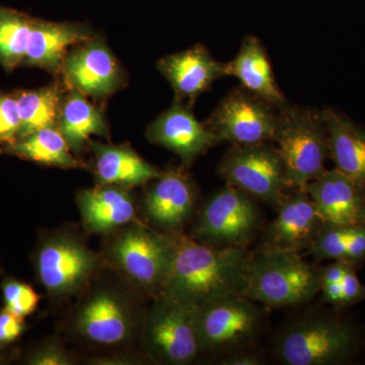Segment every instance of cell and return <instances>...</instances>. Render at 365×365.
<instances>
[{
  "instance_id": "6da1fadb",
  "label": "cell",
  "mask_w": 365,
  "mask_h": 365,
  "mask_svg": "<svg viewBox=\"0 0 365 365\" xmlns=\"http://www.w3.org/2000/svg\"><path fill=\"white\" fill-rule=\"evenodd\" d=\"M170 235L172 254L160 295L199 307L209 300L245 294L248 248H215L182 232Z\"/></svg>"
},
{
  "instance_id": "7a4b0ae2",
  "label": "cell",
  "mask_w": 365,
  "mask_h": 365,
  "mask_svg": "<svg viewBox=\"0 0 365 365\" xmlns=\"http://www.w3.org/2000/svg\"><path fill=\"white\" fill-rule=\"evenodd\" d=\"M319 267L302 254L262 245L250 255L245 297L266 307H299L319 294Z\"/></svg>"
},
{
  "instance_id": "3957f363",
  "label": "cell",
  "mask_w": 365,
  "mask_h": 365,
  "mask_svg": "<svg viewBox=\"0 0 365 365\" xmlns=\"http://www.w3.org/2000/svg\"><path fill=\"white\" fill-rule=\"evenodd\" d=\"M354 329L332 314L314 312L289 322L274 342V354L285 365H331L354 352Z\"/></svg>"
},
{
  "instance_id": "277c9868",
  "label": "cell",
  "mask_w": 365,
  "mask_h": 365,
  "mask_svg": "<svg viewBox=\"0 0 365 365\" xmlns=\"http://www.w3.org/2000/svg\"><path fill=\"white\" fill-rule=\"evenodd\" d=\"M273 143L284 165L289 190L304 189L326 172L330 145L321 111L289 105L280 109Z\"/></svg>"
},
{
  "instance_id": "5b68a950",
  "label": "cell",
  "mask_w": 365,
  "mask_h": 365,
  "mask_svg": "<svg viewBox=\"0 0 365 365\" xmlns=\"http://www.w3.org/2000/svg\"><path fill=\"white\" fill-rule=\"evenodd\" d=\"M264 306L244 294L209 300L198 307L201 351L222 355L253 348L265 330Z\"/></svg>"
},
{
  "instance_id": "8992f818",
  "label": "cell",
  "mask_w": 365,
  "mask_h": 365,
  "mask_svg": "<svg viewBox=\"0 0 365 365\" xmlns=\"http://www.w3.org/2000/svg\"><path fill=\"white\" fill-rule=\"evenodd\" d=\"M198 307L168 297H155L141 325L144 350L158 364L187 365L201 351L197 327Z\"/></svg>"
},
{
  "instance_id": "52a82bcc",
  "label": "cell",
  "mask_w": 365,
  "mask_h": 365,
  "mask_svg": "<svg viewBox=\"0 0 365 365\" xmlns=\"http://www.w3.org/2000/svg\"><path fill=\"white\" fill-rule=\"evenodd\" d=\"M261 225L257 200L227 184L204 204L192 237L215 248H248Z\"/></svg>"
},
{
  "instance_id": "ba28073f",
  "label": "cell",
  "mask_w": 365,
  "mask_h": 365,
  "mask_svg": "<svg viewBox=\"0 0 365 365\" xmlns=\"http://www.w3.org/2000/svg\"><path fill=\"white\" fill-rule=\"evenodd\" d=\"M218 173L227 184L276 208L289 189L279 151L272 143L230 146Z\"/></svg>"
},
{
  "instance_id": "9c48e42d",
  "label": "cell",
  "mask_w": 365,
  "mask_h": 365,
  "mask_svg": "<svg viewBox=\"0 0 365 365\" xmlns=\"http://www.w3.org/2000/svg\"><path fill=\"white\" fill-rule=\"evenodd\" d=\"M170 254V234L141 225L125 227L109 247L110 258L120 271L155 299L162 292Z\"/></svg>"
},
{
  "instance_id": "30bf717a",
  "label": "cell",
  "mask_w": 365,
  "mask_h": 365,
  "mask_svg": "<svg viewBox=\"0 0 365 365\" xmlns=\"http://www.w3.org/2000/svg\"><path fill=\"white\" fill-rule=\"evenodd\" d=\"M204 123L222 143H273L279 125V110L240 86L220 101Z\"/></svg>"
},
{
  "instance_id": "8fae6325",
  "label": "cell",
  "mask_w": 365,
  "mask_h": 365,
  "mask_svg": "<svg viewBox=\"0 0 365 365\" xmlns=\"http://www.w3.org/2000/svg\"><path fill=\"white\" fill-rule=\"evenodd\" d=\"M98 265L97 255L69 235L47 237L35 255L38 279L52 297L78 294L88 284Z\"/></svg>"
},
{
  "instance_id": "7c38bea8",
  "label": "cell",
  "mask_w": 365,
  "mask_h": 365,
  "mask_svg": "<svg viewBox=\"0 0 365 365\" xmlns=\"http://www.w3.org/2000/svg\"><path fill=\"white\" fill-rule=\"evenodd\" d=\"M64 85L86 97L106 98L126 85V76L114 54L102 38L74 46L61 69Z\"/></svg>"
},
{
  "instance_id": "4fadbf2b",
  "label": "cell",
  "mask_w": 365,
  "mask_h": 365,
  "mask_svg": "<svg viewBox=\"0 0 365 365\" xmlns=\"http://www.w3.org/2000/svg\"><path fill=\"white\" fill-rule=\"evenodd\" d=\"M74 325L83 339L104 347L129 342L137 329L135 314L128 300L109 288H100L83 300Z\"/></svg>"
},
{
  "instance_id": "5bb4252c",
  "label": "cell",
  "mask_w": 365,
  "mask_h": 365,
  "mask_svg": "<svg viewBox=\"0 0 365 365\" xmlns=\"http://www.w3.org/2000/svg\"><path fill=\"white\" fill-rule=\"evenodd\" d=\"M198 199L195 182L187 168H168L160 176L148 182L143 209L153 225L169 234L182 232Z\"/></svg>"
},
{
  "instance_id": "9a60e30c",
  "label": "cell",
  "mask_w": 365,
  "mask_h": 365,
  "mask_svg": "<svg viewBox=\"0 0 365 365\" xmlns=\"http://www.w3.org/2000/svg\"><path fill=\"white\" fill-rule=\"evenodd\" d=\"M146 137L151 143L174 153L185 168L222 143L205 123L194 116L190 106L178 101L151 122Z\"/></svg>"
},
{
  "instance_id": "2e32d148",
  "label": "cell",
  "mask_w": 365,
  "mask_h": 365,
  "mask_svg": "<svg viewBox=\"0 0 365 365\" xmlns=\"http://www.w3.org/2000/svg\"><path fill=\"white\" fill-rule=\"evenodd\" d=\"M276 209L277 215L266 230L263 244L299 254L309 251L324 223L309 193L292 190Z\"/></svg>"
},
{
  "instance_id": "e0dca14e",
  "label": "cell",
  "mask_w": 365,
  "mask_h": 365,
  "mask_svg": "<svg viewBox=\"0 0 365 365\" xmlns=\"http://www.w3.org/2000/svg\"><path fill=\"white\" fill-rule=\"evenodd\" d=\"M158 69L169 81L178 102L187 101L192 107L196 98L225 78V63L217 61L203 45L158 60Z\"/></svg>"
},
{
  "instance_id": "ac0fdd59",
  "label": "cell",
  "mask_w": 365,
  "mask_h": 365,
  "mask_svg": "<svg viewBox=\"0 0 365 365\" xmlns=\"http://www.w3.org/2000/svg\"><path fill=\"white\" fill-rule=\"evenodd\" d=\"M324 223L365 227V195L337 169L327 170L304 188Z\"/></svg>"
},
{
  "instance_id": "d6986e66",
  "label": "cell",
  "mask_w": 365,
  "mask_h": 365,
  "mask_svg": "<svg viewBox=\"0 0 365 365\" xmlns=\"http://www.w3.org/2000/svg\"><path fill=\"white\" fill-rule=\"evenodd\" d=\"M93 36L91 29L83 24L55 23L34 19L23 66L38 67L59 76L71 48Z\"/></svg>"
},
{
  "instance_id": "ffe728a7",
  "label": "cell",
  "mask_w": 365,
  "mask_h": 365,
  "mask_svg": "<svg viewBox=\"0 0 365 365\" xmlns=\"http://www.w3.org/2000/svg\"><path fill=\"white\" fill-rule=\"evenodd\" d=\"M128 189L97 185L78 192L76 202L86 232L111 234L135 217V204Z\"/></svg>"
},
{
  "instance_id": "44dd1931",
  "label": "cell",
  "mask_w": 365,
  "mask_h": 365,
  "mask_svg": "<svg viewBox=\"0 0 365 365\" xmlns=\"http://www.w3.org/2000/svg\"><path fill=\"white\" fill-rule=\"evenodd\" d=\"M225 76H234L242 88L280 110L288 105L274 76L270 59L263 43L253 35L242 40L232 61L225 63Z\"/></svg>"
},
{
  "instance_id": "7402d4cb",
  "label": "cell",
  "mask_w": 365,
  "mask_h": 365,
  "mask_svg": "<svg viewBox=\"0 0 365 365\" xmlns=\"http://www.w3.org/2000/svg\"><path fill=\"white\" fill-rule=\"evenodd\" d=\"M93 153V173L97 185H113L124 189L148 184L163 170L146 162L128 144H104L90 141Z\"/></svg>"
},
{
  "instance_id": "603a6c76",
  "label": "cell",
  "mask_w": 365,
  "mask_h": 365,
  "mask_svg": "<svg viewBox=\"0 0 365 365\" xmlns=\"http://www.w3.org/2000/svg\"><path fill=\"white\" fill-rule=\"evenodd\" d=\"M321 113L335 169L351 179L365 195V128L332 108Z\"/></svg>"
},
{
  "instance_id": "cb8c5ba5",
  "label": "cell",
  "mask_w": 365,
  "mask_h": 365,
  "mask_svg": "<svg viewBox=\"0 0 365 365\" xmlns=\"http://www.w3.org/2000/svg\"><path fill=\"white\" fill-rule=\"evenodd\" d=\"M57 128L72 153L78 155L90 143L91 136H109L104 111L85 95L72 90L64 97Z\"/></svg>"
},
{
  "instance_id": "d4e9b609",
  "label": "cell",
  "mask_w": 365,
  "mask_h": 365,
  "mask_svg": "<svg viewBox=\"0 0 365 365\" xmlns=\"http://www.w3.org/2000/svg\"><path fill=\"white\" fill-rule=\"evenodd\" d=\"M4 153L23 160L61 169L86 167L72 155L66 139L58 128H44L16 140L4 148Z\"/></svg>"
},
{
  "instance_id": "484cf974",
  "label": "cell",
  "mask_w": 365,
  "mask_h": 365,
  "mask_svg": "<svg viewBox=\"0 0 365 365\" xmlns=\"http://www.w3.org/2000/svg\"><path fill=\"white\" fill-rule=\"evenodd\" d=\"M21 118L18 140L44 128H57L64 93L57 83L14 93Z\"/></svg>"
},
{
  "instance_id": "4316f807",
  "label": "cell",
  "mask_w": 365,
  "mask_h": 365,
  "mask_svg": "<svg viewBox=\"0 0 365 365\" xmlns=\"http://www.w3.org/2000/svg\"><path fill=\"white\" fill-rule=\"evenodd\" d=\"M33 23L32 16L0 6V66L7 72L23 66Z\"/></svg>"
},
{
  "instance_id": "83f0119b",
  "label": "cell",
  "mask_w": 365,
  "mask_h": 365,
  "mask_svg": "<svg viewBox=\"0 0 365 365\" xmlns=\"http://www.w3.org/2000/svg\"><path fill=\"white\" fill-rule=\"evenodd\" d=\"M359 227L323 223L307 253L318 262L341 260Z\"/></svg>"
},
{
  "instance_id": "f1b7e54d",
  "label": "cell",
  "mask_w": 365,
  "mask_h": 365,
  "mask_svg": "<svg viewBox=\"0 0 365 365\" xmlns=\"http://www.w3.org/2000/svg\"><path fill=\"white\" fill-rule=\"evenodd\" d=\"M4 309L25 319L37 309L40 297L31 285L16 279H6L2 283Z\"/></svg>"
},
{
  "instance_id": "f546056e",
  "label": "cell",
  "mask_w": 365,
  "mask_h": 365,
  "mask_svg": "<svg viewBox=\"0 0 365 365\" xmlns=\"http://www.w3.org/2000/svg\"><path fill=\"white\" fill-rule=\"evenodd\" d=\"M21 128V118L14 93H0V145L16 143Z\"/></svg>"
},
{
  "instance_id": "4dcf8cb0",
  "label": "cell",
  "mask_w": 365,
  "mask_h": 365,
  "mask_svg": "<svg viewBox=\"0 0 365 365\" xmlns=\"http://www.w3.org/2000/svg\"><path fill=\"white\" fill-rule=\"evenodd\" d=\"M32 365H71L74 364L73 357L69 354L63 346L57 343H46L34 350L28 359Z\"/></svg>"
},
{
  "instance_id": "1f68e13d",
  "label": "cell",
  "mask_w": 365,
  "mask_h": 365,
  "mask_svg": "<svg viewBox=\"0 0 365 365\" xmlns=\"http://www.w3.org/2000/svg\"><path fill=\"white\" fill-rule=\"evenodd\" d=\"M24 318L4 309L0 312V348L13 344L25 331Z\"/></svg>"
},
{
  "instance_id": "d6a6232c",
  "label": "cell",
  "mask_w": 365,
  "mask_h": 365,
  "mask_svg": "<svg viewBox=\"0 0 365 365\" xmlns=\"http://www.w3.org/2000/svg\"><path fill=\"white\" fill-rule=\"evenodd\" d=\"M340 284L342 288L343 307L351 306L365 300V287L355 272V267L349 269Z\"/></svg>"
},
{
  "instance_id": "836d02e7",
  "label": "cell",
  "mask_w": 365,
  "mask_h": 365,
  "mask_svg": "<svg viewBox=\"0 0 365 365\" xmlns=\"http://www.w3.org/2000/svg\"><path fill=\"white\" fill-rule=\"evenodd\" d=\"M346 263L352 266L359 265V264L365 262V227H360L356 230L352 239L348 242L347 249H346L344 256L341 259Z\"/></svg>"
},
{
  "instance_id": "e575fe53",
  "label": "cell",
  "mask_w": 365,
  "mask_h": 365,
  "mask_svg": "<svg viewBox=\"0 0 365 365\" xmlns=\"http://www.w3.org/2000/svg\"><path fill=\"white\" fill-rule=\"evenodd\" d=\"M217 364L220 365H263L265 359L260 352L255 351L253 348L239 350L218 357Z\"/></svg>"
},
{
  "instance_id": "d590c367",
  "label": "cell",
  "mask_w": 365,
  "mask_h": 365,
  "mask_svg": "<svg viewBox=\"0 0 365 365\" xmlns=\"http://www.w3.org/2000/svg\"><path fill=\"white\" fill-rule=\"evenodd\" d=\"M354 267L344 261L336 260L330 265L325 267H319V280L321 284L324 283H340L349 271V269Z\"/></svg>"
},
{
  "instance_id": "8d00e7d4",
  "label": "cell",
  "mask_w": 365,
  "mask_h": 365,
  "mask_svg": "<svg viewBox=\"0 0 365 365\" xmlns=\"http://www.w3.org/2000/svg\"><path fill=\"white\" fill-rule=\"evenodd\" d=\"M1 361H2V359H1V357H0V362H1Z\"/></svg>"
}]
</instances>
